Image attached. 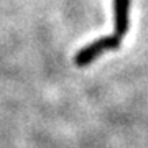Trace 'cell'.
Listing matches in <instances>:
<instances>
[{"instance_id": "obj_1", "label": "cell", "mask_w": 148, "mask_h": 148, "mask_svg": "<svg viewBox=\"0 0 148 148\" xmlns=\"http://www.w3.org/2000/svg\"><path fill=\"white\" fill-rule=\"evenodd\" d=\"M122 40L123 38H120L115 33L114 35H106V36L99 38V40H94L92 43H89L84 48H81L79 51L76 53L74 63H76V66H79V68H86L90 63H94L99 56H102L106 51H114V49H117L122 45Z\"/></svg>"}, {"instance_id": "obj_2", "label": "cell", "mask_w": 148, "mask_h": 148, "mask_svg": "<svg viewBox=\"0 0 148 148\" xmlns=\"http://www.w3.org/2000/svg\"><path fill=\"white\" fill-rule=\"evenodd\" d=\"M115 35L123 38L130 27V0H114Z\"/></svg>"}]
</instances>
